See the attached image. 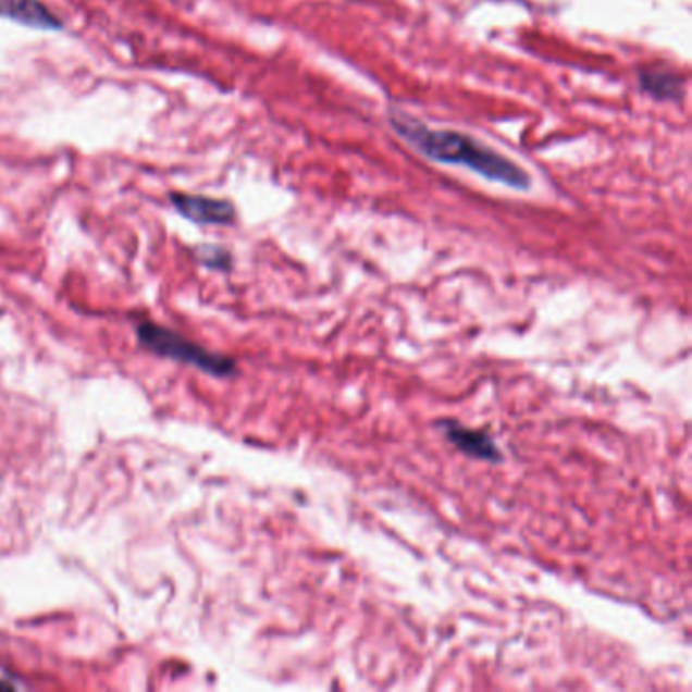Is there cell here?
Returning <instances> with one entry per match:
<instances>
[{"label": "cell", "mask_w": 692, "mask_h": 692, "mask_svg": "<svg viewBox=\"0 0 692 692\" xmlns=\"http://www.w3.org/2000/svg\"><path fill=\"white\" fill-rule=\"evenodd\" d=\"M391 126L422 157L443 165L466 166L483 180L502 183L512 189H528L530 175L518 163L494 151L482 140L459 131L431 128L403 110H391Z\"/></svg>", "instance_id": "1"}, {"label": "cell", "mask_w": 692, "mask_h": 692, "mask_svg": "<svg viewBox=\"0 0 692 692\" xmlns=\"http://www.w3.org/2000/svg\"><path fill=\"white\" fill-rule=\"evenodd\" d=\"M136 335H138L140 346L147 347L151 354H157L161 358L196 366L199 370L215 378H227L236 374V361L232 358L208 351L206 347L197 346L191 339L183 337L180 333L171 332L166 328H161L152 321L140 323L136 328Z\"/></svg>", "instance_id": "2"}, {"label": "cell", "mask_w": 692, "mask_h": 692, "mask_svg": "<svg viewBox=\"0 0 692 692\" xmlns=\"http://www.w3.org/2000/svg\"><path fill=\"white\" fill-rule=\"evenodd\" d=\"M171 203L183 218L196 224H206V226H227L236 218V210L227 199L173 194Z\"/></svg>", "instance_id": "3"}, {"label": "cell", "mask_w": 692, "mask_h": 692, "mask_svg": "<svg viewBox=\"0 0 692 692\" xmlns=\"http://www.w3.org/2000/svg\"><path fill=\"white\" fill-rule=\"evenodd\" d=\"M438 427L443 429L447 441L469 457L480 459V461H490V464H496L502 459L496 441L487 433L478 431V429H467L464 424L455 421L438 422Z\"/></svg>", "instance_id": "4"}, {"label": "cell", "mask_w": 692, "mask_h": 692, "mask_svg": "<svg viewBox=\"0 0 692 692\" xmlns=\"http://www.w3.org/2000/svg\"><path fill=\"white\" fill-rule=\"evenodd\" d=\"M0 16L33 29L58 30L63 27L60 16L49 11L41 0H0Z\"/></svg>", "instance_id": "5"}, {"label": "cell", "mask_w": 692, "mask_h": 692, "mask_svg": "<svg viewBox=\"0 0 692 692\" xmlns=\"http://www.w3.org/2000/svg\"><path fill=\"white\" fill-rule=\"evenodd\" d=\"M640 86L656 100H680L684 94L682 77L672 72H658V70L642 72Z\"/></svg>", "instance_id": "6"}, {"label": "cell", "mask_w": 692, "mask_h": 692, "mask_svg": "<svg viewBox=\"0 0 692 692\" xmlns=\"http://www.w3.org/2000/svg\"><path fill=\"white\" fill-rule=\"evenodd\" d=\"M201 260L208 264V267H215V269H227L230 264V257H227L226 250L222 248H201L199 250Z\"/></svg>", "instance_id": "7"}, {"label": "cell", "mask_w": 692, "mask_h": 692, "mask_svg": "<svg viewBox=\"0 0 692 692\" xmlns=\"http://www.w3.org/2000/svg\"><path fill=\"white\" fill-rule=\"evenodd\" d=\"M11 687H13V684H9V682H2V680H0V689H11Z\"/></svg>", "instance_id": "8"}]
</instances>
